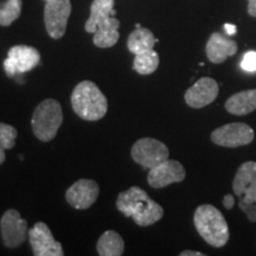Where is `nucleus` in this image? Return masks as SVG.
Returning a JSON list of instances; mask_svg holds the SVG:
<instances>
[{
  "label": "nucleus",
  "instance_id": "obj_21",
  "mask_svg": "<svg viewBox=\"0 0 256 256\" xmlns=\"http://www.w3.org/2000/svg\"><path fill=\"white\" fill-rule=\"evenodd\" d=\"M158 66L159 55L153 49L138 54L133 62V69L140 75H151L158 69Z\"/></svg>",
  "mask_w": 256,
  "mask_h": 256
},
{
  "label": "nucleus",
  "instance_id": "obj_19",
  "mask_svg": "<svg viewBox=\"0 0 256 256\" xmlns=\"http://www.w3.org/2000/svg\"><path fill=\"white\" fill-rule=\"evenodd\" d=\"M156 43L154 34L151 30L146 28L136 26L132 34H130L127 40V48L134 55L152 50Z\"/></svg>",
  "mask_w": 256,
  "mask_h": 256
},
{
  "label": "nucleus",
  "instance_id": "obj_16",
  "mask_svg": "<svg viewBox=\"0 0 256 256\" xmlns=\"http://www.w3.org/2000/svg\"><path fill=\"white\" fill-rule=\"evenodd\" d=\"M119 28L120 22L113 16L98 24L94 34V38H92L95 46L101 49L114 46L120 38Z\"/></svg>",
  "mask_w": 256,
  "mask_h": 256
},
{
  "label": "nucleus",
  "instance_id": "obj_31",
  "mask_svg": "<svg viewBox=\"0 0 256 256\" xmlns=\"http://www.w3.org/2000/svg\"><path fill=\"white\" fill-rule=\"evenodd\" d=\"M46 2H48V0H46Z\"/></svg>",
  "mask_w": 256,
  "mask_h": 256
},
{
  "label": "nucleus",
  "instance_id": "obj_17",
  "mask_svg": "<svg viewBox=\"0 0 256 256\" xmlns=\"http://www.w3.org/2000/svg\"><path fill=\"white\" fill-rule=\"evenodd\" d=\"M226 110L232 115H247L256 110V89L236 92L226 100Z\"/></svg>",
  "mask_w": 256,
  "mask_h": 256
},
{
  "label": "nucleus",
  "instance_id": "obj_30",
  "mask_svg": "<svg viewBox=\"0 0 256 256\" xmlns=\"http://www.w3.org/2000/svg\"><path fill=\"white\" fill-rule=\"evenodd\" d=\"M5 151H6V150L4 148V147H2V145H0V165H2V162H5V159H6Z\"/></svg>",
  "mask_w": 256,
  "mask_h": 256
},
{
  "label": "nucleus",
  "instance_id": "obj_14",
  "mask_svg": "<svg viewBox=\"0 0 256 256\" xmlns=\"http://www.w3.org/2000/svg\"><path fill=\"white\" fill-rule=\"evenodd\" d=\"M236 196L244 202H256V162H246L240 166L232 182Z\"/></svg>",
  "mask_w": 256,
  "mask_h": 256
},
{
  "label": "nucleus",
  "instance_id": "obj_3",
  "mask_svg": "<svg viewBox=\"0 0 256 256\" xmlns=\"http://www.w3.org/2000/svg\"><path fill=\"white\" fill-rule=\"evenodd\" d=\"M72 110L78 116L87 121H98L107 113L108 102L100 88L92 81H82L72 94Z\"/></svg>",
  "mask_w": 256,
  "mask_h": 256
},
{
  "label": "nucleus",
  "instance_id": "obj_18",
  "mask_svg": "<svg viewBox=\"0 0 256 256\" xmlns=\"http://www.w3.org/2000/svg\"><path fill=\"white\" fill-rule=\"evenodd\" d=\"M114 0H94L90 6V16L86 22L84 28L89 34H95L98 24L107 18L115 16Z\"/></svg>",
  "mask_w": 256,
  "mask_h": 256
},
{
  "label": "nucleus",
  "instance_id": "obj_15",
  "mask_svg": "<svg viewBox=\"0 0 256 256\" xmlns=\"http://www.w3.org/2000/svg\"><path fill=\"white\" fill-rule=\"evenodd\" d=\"M206 50L210 62L220 64L238 52V44L235 40H230L220 32H215L208 40Z\"/></svg>",
  "mask_w": 256,
  "mask_h": 256
},
{
  "label": "nucleus",
  "instance_id": "obj_27",
  "mask_svg": "<svg viewBox=\"0 0 256 256\" xmlns=\"http://www.w3.org/2000/svg\"><path fill=\"white\" fill-rule=\"evenodd\" d=\"M248 14L256 18V0H248Z\"/></svg>",
  "mask_w": 256,
  "mask_h": 256
},
{
  "label": "nucleus",
  "instance_id": "obj_10",
  "mask_svg": "<svg viewBox=\"0 0 256 256\" xmlns=\"http://www.w3.org/2000/svg\"><path fill=\"white\" fill-rule=\"evenodd\" d=\"M28 242L34 255L36 256H62V244L54 238L52 232L46 223L38 222L28 232Z\"/></svg>",
  "mask_w": 256,
  "mask_h": 256
},
{
  "label": "nucleus",
  "instance_id": "obj_7",
  "mask_svg": "<svg viewBox=\"0 0 256 256\" xmlns=\"http://www.w3.org/2000/svg\"><path fill=\"white\" fill-rule=\"evenodd\" d=\"M70 14V0H48L44 8V23L51 38L60 40L64 36Z\"/></svg>",
  "mask_w": 256,
  "mask_h": 256
},
{
  "label": "nucleus",
  "instance_id": "obj_26",
  "mask_svg": "<svg viewBox=\"0 0 256 256\" xmlns=\"http://www.w3.org/2000/svg\"><path fill=\"white\" fill-rule=\"evenodd\" d=\"M223 206L226 210H232V206H235V198L232 194H226L223 198Z\"/></svg>",
  "mask_w": 256,
  "mask_h": 256
},
{
  "label": "nucleus",
  "instance_id": "obj_29",
  "mask_svg": "<svg viewBox=\"0 0 256 256\" xmlns=\"http://www.w3.org/2000/svg\"><path fill=\"white\" fill-rule=\"evenodd\" d=\"M180 256H204L203 252H194V250H184L182 252Z\"/></svg>",
  "mask_w": 256,
  "mask_h": 256
},
{
  "label": "nucleus",
  "instance_id": "obj_12",
  "mask_svg": "<svg viewBox=\"0 0 256 256\" xmlns=\"http://www.w3.org/2000/svg\"><path fill=\"white\" fill-rule=\"evenodd\" d=\"M100 188L92 179H80L66 192V200L72 208L86 210L90 208L98 200Z\"/></svg>",
  "mask_w": 256,
  "mask_h": 256
},
{
  "label": "nucleus",
  "instance_id": "obj_23",
  "mask_svg": "<svg viewBox=\"0 0 256 256\" xmlns=\"http://www.w3.org/2000/svg\"><path fill=\"white\" fill-rule=\"evenodd\" d=\"M18 132L14 126L0 122V145L4 147L5 150L14 148Z\"/></svg>",
  "mask_w": 256,
  "mask_h": 256
},
{
  "label": "nucleus",
  "instance_id": "obj_4",
  "mask_svg": "<svg viewBox=\"0 0 256 256\" xmlns=\"http://www.w3.org/2000/svg\"><path fill=\"white\" fill-rule=\"evenodd\" d=\"M63 124L62 106L57 100L46 98L37 106L31 119L34 134L40 142H51Z\"/></svg>",
  "mask_w": 256,
  "mask_h": 256
},
{
  "label": "nucleus",
  "instance_id": "obj_5",
  "mask_svg": "<svg viewBox=\"0 0 256 256\" xmlns=\"http://www.w3.org/2000/svg\"><path fill=\"white\" fill-rule=\"evenodd\" d=\"M40 62V54L34 46H14L8 50L4 60V70L10 78L31 72Z\"/></svg>",
  "mask_w": 256,
  "mask_h": 256
},
{
  "label": "nucleus",
  "instance_id": "obj_8",
  "mask_svg": "<svg viewBox=\"0 0 256 256\" xmlns=\"http://www.w3.org/2000/svg\"><path fill=\"white\" fill-rule=\"evenodd\" d=\"M255 134L252 128L247 124L232 122L216 128L211 133L214 144L223 147H240L249 145L254 140Z\"/></svg>",
  "mask_w": 256,
  "mask_h": 256
},
{
  "label": "nucleus",
  "instance_id": "obj_1",
  "mask_svg": "<svg viewBox=\"0 0 256 256\" xmlns=\"http://www.w3.org/2000/svg\"><path fill=\"white\" fill-rule=\"evenodd\" d=\"M116 208L126 217H132L140 226H152L164 216V209L139 186L121 192L116 200Z\"/></svg>",
  "mask_w": 256,
  "mask_h": 256
},
{
  "label": "nucleus",
  "instance_id": "obj_25",
  "mask_svg": "<svg viewBox=\"0 0 256 256\" xmlns=\"http://www.w3.org/2000/svg\"><path fill=\"white\" fill-rule=\"evenodd\" d=\"M241 66L243 70H246V72H256V51H248V52L243 56Z\"/></svg>",
  "mask_w": 256,
  "mask_h": 256
},
{
  "label": "nucleus",
  "instance_id": "obj_13",
  "mask_svg": "<svg viewBox=\"0 0 256 256\" xmlns=\"http://www.w3.org/2000/svg\"><path fill=\"white\" fill-rule=\"evenodd\" d=\"M218 96V84L214 78H202L185 92V102L191 108L206 107Z\"/></svg>",
  "mask_w": 256,
  "mask_h": 256
},
{
  "label": "nucleus",
  "instance_id": "obj_11",
  "mask_svg": "<svg viewBox=\"0 0 256 256\" xmlns=\"http://www.w3.org/2000/svg\"><path fill=\"white\" fill-rule=\"evenodd\" d=\"M186 172L177 160L166 159L148 171L147 183L153 188H162L174 183H180L185 179Z\"/></svg>",
  "mask_w": 256,
  "mask_h": 256
},
{
  "label": "nucleus",
  "instance_id": "obj_20",
  "mask_svg": "<svg viewBox=\"0 0 256 256\" xmlns=\"http://www.w3.org/2000/svg\"><path fill=\"white\" fill-rule=\"evenodd\" d=\"M96 249L101 256H121L124 250V242L116 232L108 230L98 238Z\"/></svg>",
  "mask_w": 256,
  "mask_h": 256
},
{
  "label": "nucleus",
  "instance_id": "obj_22",
  "mask_svg": "<svg viewBox=\"0 0 256 256\" xmlns=\"http://www.w3.org/2000/svg\"><path fill=\"white\" fill-rule=\"evenodd\" d=\"M22 0H6L0 2V25L10 26L22 14Z\"/></svg>",
  "mask_w": 256,
  "mask_h": 256
},
{
  "label": "nucleus",
  "instance_id": "obj_28",
  "mask_svg": "<svg viewBox=\"0 0 256 256\" xmlns=\"http://www.w3.org/2000/svg\"><path fill=\"white\" fill-rule=\"evenodd\" d=\"M224 28H226V34H229V36H232V34H235L236 32H238V28H236V25H232V24H224Z\"/></svg>",
  "mask_w": 256,
  "mask_h": 256
},
{
  "label": "nucleus",
  "instance_id": "obj_6",
  "mask_svg": "<svg viewBox=\"0 0 256 256\" xmlns=\"http://www.w3.org/2000/svg\"><path fill=\"white\" fill-rule=\"evenodd\" d=\"M130 156L136 164L142 165L144 168L151 170L168 159L170 152L164 142L153 138H142L134 144Z\"/></svg>",
  "mask_w": 256,
  "mask_h": 256
},
{
  "label": "nucleus",
  "instance_id": "obj_24",
  "mask_svg": "<svg viewBox=\"0 0 256 256\" xmlns=\"http://www.w3.org/2000/svg\"><path fill=\"white\" fill-rule=\"evenodd\" d=\"M238 206L243 212L246 214V216L248 217V220L250 222H256V202H244L240 198L238 200Z\"/></svg>",
  "mask_w": 256,
  "mask_h": 256
},
{
  "label": "nucleus",
  "instance_id": "obj_2",
  "mask_svg": "<svg viewBox=\"0 0 256 256\" xmlns=\"http://www.w3.org/2000/svg\"><path fill=\"white\" fill-rule=\"evenodd\" d=\"M194 223L202 238L215 248H222L229 241V226L223 214L210 204L198 206Z\"/></svg>",
  "mask_w": 256,
  "mask_h": 256
},
{
  "label": "nucleus",
  "instance_id": "obj_9",
  "mask_svg": "<svg viewBox=\"0 0 256 256\" xmlns=\"http://www.w3.org/2000/svg\"><path fill=\"white\" fill-rule=\"evenodd\" d=\"M0 232L6 248L16 249L23 244L28 236V222L19 211L8 209L0 220Z\"/></svg>",
  "mask_w": 256,
  "mask_h": 256
}]
</instances>
